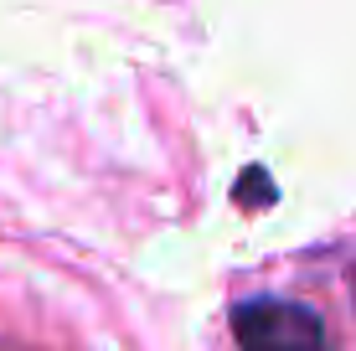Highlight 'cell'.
<instances>
[{"instance_id": "obj_1", "label": "cell", "mask_w": 356, "mask_h": 351, "mask_svg": "<svg viewBox=\"0 0 356 351\" xmlns=\"http://www.w3.org/2000/svg\"><path fill=\"white\" fill-rule=\"evenodd\" d=\"M232 325L238 351H330L321 316L300 300H248Z\"/></svg>"}]
</instances>
